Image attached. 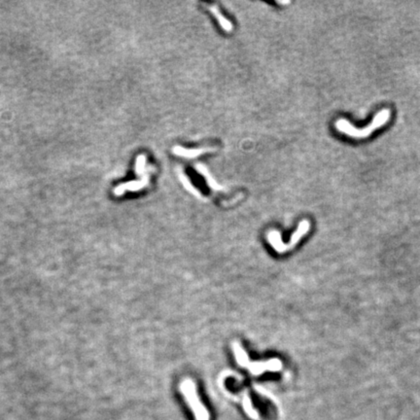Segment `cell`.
Masks as SVG:
<instances>
[{"label": "cell", "mask_w": 420, "mask_h": 420, "mask_svg": "<svg viewBox=\"0 0 420 420\" xmlns=\"http://www.w3.org/2000/svg\"><path fill=\"white\" fill-rule=\"evenodd\" d=\"M391 119V110L388 108H385L379 112L376 113L372 121L368 125L367 127L363 129H357L355 128L351 123H349L347 120L340 119L336 122V129L338 131L356 139H362L367 138L371 133L382 127H384Z\"/></svg>", "instance_id": "obj_1"}, {"label": "cell", "mask_w": 420, "mask_h": 420, "mask_svg": "<svg viewBox=\"0 0 420 420\" xmlns=\"http://www.w3.org/2000/svg\"><path fill=\"white\" fill-rule=\"evenodd\" d=\"M180 392L184 396L185 401L188 403L191 411L193 412L196 420H210V413L208 409L201 402L197 391V385L191 378H185L180 383Z\"/></svg>", "instance_id": "obj_2"}, {"label": "cell", "mask_w": 420, "mask_h": 420, "mask_svg": "<svg viewBox=\"0 0 420 420\" xmlns=\"http://www.w3.org/2000/svg\"><path fill=\"white\" fill-rule=\"evenodd\" d=\"M310 228H311V223L308 220H303L300 222L297 231L293 233V235L290 238V241L287 244L283 243L281 234L275 230L268 232L267 240L276 252L285 253L289 250L293 249L298 244L300 239L308 234V232L310 231Z\"/></svg>", "instance_id": "obj_3"}, {"label": "cell", "mask_w": 420, "mask_h": 420, "mask_svg": "<svg viewBox=\"0 0 420 420\" xmlns=\"http://www.w3.org/2000/svg\"><path fill=\"white\" fill-rule=\"evenodd\" d=\"M247 368L253 375H260L264 371H278L282 368V362L279 359H270L265 362H251L246 365Z\"/></svg>", "instance_id": "obj_4"}, {"label": "cell", "mask_w": 420, "mask_h": 420, "mask_svg": "<svg viewBox=\"0 0 420 420\" xmlns=\"http://www.w3.org/2000/svg\"><path fill=\"white\" fill-rule=\"evenodd\" d=\"M215 148L212 147H203L198 149H186L181 146H174L172 149V153L178 157L186 158H195L200 157L203 154L210 153L215 151Z\"/></svg>", "instance_id": "obj_5"}, {"label": "cell", "mask_w": 420, "mask_h": 420, "mask_svg": "<svg viewBox=\"0 0 420 420\" xmlns=\"http://www.w3.org/2000/svg\"><path fill=\"white\" fill-rule=\"evenodd\" d=\"M148 183H149V175L146 172L144 175H142V179L140 181H132V182L118 186L114 190V194H115V196H122L127 191L136 192V191H139V190L143 189L144 187H146Z\"/></svg>", "instance_id": "obj_6"}, {"label": "cell", "mask_w": 420, "mask_h": 420, "mask_svg": "<svg viewBox=\"0 0 420 420\" xmlns=\"http://www.w3.org/2000/svg\"><path fill=\"white\" fill-rule=\"evenodd\" d=\"M195 167H196L197 171L206 178V181H207V183H208L209 187H210L211 190L216 191V192H219V191H223L224 190L223 186H221L220 184L216 182V180L213 178V176L211 175L210 170L208 169V167L205 164L198 163V164H196Z\"/></svg>", "instance_id": "obj_7"}, {"label": "cell", "mask_w": 420, "mask_h": 420, "mask_svg": "<svg viewBox=\"0 0 420 420\" xmlns=\"http://www.w3.org/2000/svg\"><path fill=\"white\" fill-rule=\"evenodd\" d=\"M210 12L214 15V17L216 18V20L218 21L220 26L226 31V32H231L234 28L233 24L223 16V14L220 12V9L217 5H208Z\"/></svg>", "instance_id": "obj_8"}, {"label": "cell", "mask_w": 420, "mask_h": 420, "mask_svg": "<svg viewBox=\"0 0 420 420\" xmlns=\"http://www.w3.org/2000/svg\"><path fill=\"white\" fill-rule=\"evenodd\" d=\"M233 351L236 356V362L240 367L245 368L246 365L249 363V358L244 350V348L238 343V342H233Z\"/></svg>", "instance_id": "obj_9"}, {"label": "cell", "mask_w": 420, "mask_h": 420, "mask_svg": "<svg viewBox=\"0 0 420 420\" xmlns=\"http://www.w3.org/2000/svg\"><path fill=\"white\" fill-rule=\"evenodd\" d=\"M242 408L244 410V412L246 413V415L252 419L253 420H257L259 419V414L258 412L254 409L253 407V403L250 399V396L247 392H244L243 397H242Z\"/></svg>", "instance_id": "obj_10"}, {"label": "cell", "mask_w": 420, "mask_h": 420, "mask_svg": "<svg viewBox=\"0 0 420 420\" xmlns=\"http://www.w3.org/2000/svg\"><path fill=\"white\" fill-rule=\"evenodd\" d=\"M179 178H180V180H181V182L183 184L184 187H185V189L187 190V191H189V192H191L192 194H194L195 196H197V197H202L201 196V193L193 186V184L191 183V181L189 180V178L184 174L182 171H180V174H179Z\"/></svg>", "instance_id": "obj_11"}, {"label": "cell", "mask_w": 420, "mask_h": 420, "mask_svg": "<svg viewBox=\"0 0 420 420\" xmlns=\"http://www.w3.org/2000/svg\"><path fill=\"white\" fill-rule=\"evenodd\" d=\"M276 3H277V4H281V5H287V4H290V3H291V1H289V0H287V1H278V0H277V1H276Z\"/></svg>", "instance_id": "obj_12"}]
</instances>
